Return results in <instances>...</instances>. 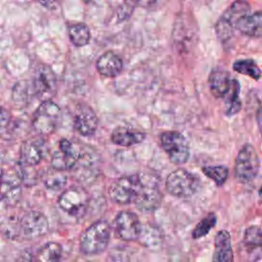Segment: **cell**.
Returning a JSON list of instances; mask_svg holds the SVG:
<instances>
[{"mask_svg": "<svg viewBox=\"0 0 262 262\" xmlns=\"http://www.w3.org/2000/svg\"><path fill=\"white\" fill-rule=\"evenodd\" d=\"M250 4L247 0H235L219 17L215 26V32L223 44L229 41L237 30V24L242 17L249 14Z\"/></svg>", "mask_w": 262, "mask_h": 262, "instance_id": "1", "label": "cell"}, {"mask_svg": "<svg viewBox=\"0 0 262 262\" xmlns=\"http://www.w3.org/2000/svg\"><path fill=\"white\" fill-rule=\"evenodd\" d=\"M111 228L106 221L99 220L90 225L81 235L80 249L86 255H96L104 251L108 245Z\"/></svg>", "mask_w": 262, "mask_h": 262, "instance_id": "2", "label": "cell"}, {"mask_svg": "<svg viewBox=\"0 0 262 262\" xmlns=\"http://www.w3.org/2000/svg\"><path fill=\"white\" fill-rule=\"evenodd\" d=\"M143 186V176L139 174L124 176L116 180L110 188L111 199L121 205L135 203Z\"/></svg>", "mask_w": 262, "mask_h": 262, "instance_id": "3", "label": "cell"}, {"mask_svg": "<svg viewBox=\"0 0 262 262\" xmlns=\"http://www.w3.org/2000/svg\"><path fill=\"white\" fill-rule=\"evenodd\" d=\"M200 188V179L185 169H177L170 173L166 180L167 191L178 198H188Z\"/></svg>", "mask_w": 262, "mask_h": 262, "instance_id": "4", "label": "cell"}, {"mask_svg": "<svg viewBox=\"0 0 262 262\" xmlns=\"http://www.w3.org/2000/svg\"><path fill=\"white\" fill-rule=\"evenodd\" d=\"M259 168L260 161L256 148L252 144H245L235 159L234 174L236 179L241 182H249L257 176Z\"/></svg>", "mask_w": 262, "mask_h": 262, "instance_id": "5", "label": "cell"}, {"mask_svg": "<svg viewBox=\"0 0 262 262\" xmlns=\"http://www.w3.org/2000/svg\"><path fill=\"white\" fill-rule=\"evenodd\" d=\"M59 116L60 108L55 102L52 100L42 101L33 115V127L40 134H50L55 130Z\"/></svg>", "mask_w": 262, "mask_h": 262, "instance_id": "6", "label": "cell"}, {"mask_svg": "<svg viewBox=\"0 0 262 262\" xmlns=\"http://www.w3.org/2000/svg\"><path fill=\"white\" fill-rule=\"evenodd\" d=\"M161 145L174 164H184L189 158V145L178 131H166L161 134Z\"/></svg>", "mask_w": 262, "mask_h": 262, "instance_id": "7", "label": "cell"}, {"mask_svg": "<svg viewBox=\"0 0 262 262\" xmlns=\"http://www.w3.org/2000/svg\"><path fill=\"white\" fill-rule=\"evenodd\" d=\"M33 92L43 101L51 100L55 95L57 88V80L53 70L47 64H39L33 76L32 81Z\"/></svg>", "mask_w": 262, "mask_h": 262, "instance_id": "8", "label": "cell"}, {"mask_svg": "<svg viewBox=\"0 0 262 262\" xmlns=\"http://www.w3.org/2000/svg\"><path fill=\"white\" fill-rule=\"evenodd\" d=\"M241 262H258L262 259V229L259 226H250L244 233L238 247Z\"/></svg>", "mask_w": 262, "mask_h": 262, "instance_id": "9", "label": "cell"}, {"mask_svg": "<svg viewBox=\"0 0 262 262\" xmlns=\"http://www.w3.org/2000/svg\"><path fill=\"white\" fill-rule=\"evenodd\" d=\"M88 201V194L84 189L79 187H72L64 190L60 194L58 199V205L69 215L80 218L86 212Z\"/></svg>", "mask_w": 262, "mask_h": 262, "instance_id": "10", "label": "cell"}, {"mask_svg": "<svg viewBox=\"0 0 262 262\" xmlns=\"http://www.w3.org/2000/svg\"><path fill=\"white\" fill-rule=\"evenodd\" d=\"M49 223L46 216L39 211H30L19 218V235L26 238H36L45 234Z\"/></svg>", "mask_w": 262, "mask_h": 262, "instance_id": "11", "label": "cell"}, {"mask_svg": "<svg viewBox=\"0 0 262 262\" xmlns=\"http://www.w3.org/2000/svg\"><path fill=\"white\" fill-rule=\"evenodd\" d=\"M80 158V149L69 139H61L58 143V149L51 158V166L54 170L64 171L76 165Z\"/></svg>", "mask_w": 262, "mask_h": 262, "instance_id": "12", "label": "cell"}, {"mask_svg": "<svg viewBox=\"0 0 262 262\" xmlns=\"http://www.w3.org/2000/svg\"><path fill=\"white\" fill-rule=\"evenodd\" d=\"M141 225L138 217L129 211H124L118 214L115 220L116 234L124 241L137 239L141 230Z\"/></svg>", "mask_w": 262, "mask_h": 262, "instance_id": "13", "label": "cell"}, {"mask_svg": "<svg viewBox=\"0 0 262 262\" xmlns=\"http://www.w3.org/2000/svg\"><path fill=\"white\" fill-rule=\"evenodd\" d=\"M98 126L96 113L87 104H80L75 113L74 127L83 136H91Z\"/></svg>", "mask_w": 262, "mask_h": 262, "instance_id": "14", "label": "cell"}, {"mask_svg": "<svg viewBox=\"0 0 262 262\" xmlns=\"http://www.w3.org/2000/svg\"><path fill=\"white\" fill-rule=\"evenodd\" d=\"M45 154V141L42 137L35 136L25 140L19 149L20 163L27 166L39 164Z\"/></svg>", "mask_w": 262, "mask_h": 262, "instance_id": "15", "label": "cell"}, {"mask_svg": "<svg viewBox=\"0 0 262 262\" xmlns=\"http://www.w3.org/2000/svg\"><path fill=\"white\" fill-rule=\"evenodd\" d=\"M162 202V193L159 190L157 183L151 180L143 179V186L138 198L135 201V206L144 212H150L158 209Z\"/></svg>", "mask_w": 262, "mask_h": 262, "instance_id": "16", "label": "cell"}, {"mask_svg": "<svg viewBox=\"0 0 262 262\" xmlns=\"http://www.w3.org/2000/svg\"><path fill=\"white\" fill-rule=\"evenodd\" d=\"M234 79H231L230 74L224 69H214L209 76V87L211 93L217 98H226L229 94Z\"/></svg>", "mask_w": 262, "mask_h": 262, "instance_id": "17", "label": "cell"}, {"mask_svg": "<svg viewBox=\"0 0 262 262\" xmlns=\"http://www.w3.org/2000/svg\"><path fill=\"white\" fill-rule=\"evenodd\" d=\"M212 262H233L231 237L226 230L218 231L215 236Z\"/></svg>", "mask_w": 262, "mask_h": 262, "instance_id": "18", "label": "cell"}, {"mask_svg": "<svg viewBox=\"0 0 262 262\" xmlns=\"http://www.w3.org/2000/svg\"><path fill=\"white\" fill-rule=\"evenodd\" d=\"M145 138V133L139 130H135L128 127L119 126L111 134V140L113 143L120 146H133L142 142Z\"/></svg>", "mask_w": 262, "mask_h": 262, "instance_id": "19", "label": "cell"}, {"mask_svg": "<svg viewBox=\"0 0 262 262\" xmlns=\"http://www.w3.org/2000/svg\"><path fill=\"white\" fill-rule=\"evenodd\" d=\"M96 69L101 76L114 78L121 73L123 61L121 57L113 51H106L97 59Z\"/></svg>", "mask_w": 262, "mask_h": 262, "instance_id": "20", "label": "cell"}, {"mask_svg": "<svg viewBox=\"0 0 262 262\" xmlns=\"http://www.w3.org/2000/svg\"><path fill=\"white\" fill-rule=\"evenodd\" d=\"M237 31L253 38H262V11L247 14L237 24Z\"/></svg>", "mask_w": 262, "mask_h": 262, "instance_id": "21", "label": "cell"}, {"mask_svg": "<svg viewBox=\"0 0 262 262\" xmlns=\"http://www.w3.org/2000/svg\"><path fill=\"white\" fill-rule=\"evenodd\" d=\"M21 189L13 180L0 181V202L6 206H14L20 199Z\"/></svg>", "mask_w": 262, "mask_h": 262, "instance_id": "22", "label": "cell"}, {"mask_svg": "<svg viewBox=\"0 0 262 262\" xmlns=\"http://www.w3.org/2000/svg\"><path fill=\"white\" fill-rule=\"evenodd\" d=\"M162 234L159 228L151 224L141 225V230L138 236V242L147 248L159 247L162 243Z\"/></svg>", "mask_w": 262, "mask_h": 262, "instance_id": "23", "label": "cell"}, {"mask_svg": "<svg viewBox=\"0 0 262 262\" xmlns=\"http://www.w3.org/2000/svg\"><path fill=\"white\" fill-rule=\"evenodd\" d=\"M69 37L75 46L82 47L87 45L90 41V30L88 26L83 23L73 24L69 27Z\"/></svg>", "mask_w": 262, "mask_h": 262, "instance_id": "24", "label": "cell"}, {"mask_svg": "<svg viewBox=\"0 0 262 262\" xmlns=\"http://www.w3.org/2000/svg\"><path fill=\"white\" fill-rule=\"evenodd\" d=\"M60 256V246L56 243H48L39 250L34 262H58Z\"/></svg>", "mask_w": 262, "mask_h": 262, "instance_id": "25", "label": "cell"}, {"mask_svg": "<svg viewBox=\"0 0 262 262\" xmlns=\"http://www.w3.org/2000/svg\"><path fill=\"white\" fill-rule=\"evenodd\" d=\"M232 68L235 72L249 76L252 79L259 80L261 78V70L253 59H238L235 60L232 64Z\"/></svg>", "mask_w": 262, "mask_h": 262, "instance_id": "26", "label": "cell"}, {"mask_svg": "<svg viewBox=\"0 0 262 262\" xmlns=\"http://www.w3.org/2000/svg\"><path fill=\"white\" fill-rule=\"evenodd\" d=\"M0 231L8 238H15L19 235V218L14 216L0 217Z\"/></svg>", "mask_w": 262, "mask_h": 262, "instance_id": "27", "label": "cell"}, {"mask_svg": "<svg viewBox=\"0 0 262 262\" xmlns=\"http://www.w3.org/2000/svg\"><path fill=\"white\" fill-rule=\"evenodd\" d=\"M239 83L237 80L234 79L233 86L225 98V103H226V115L227 116H232L236 113L239 112L242 107V102L239 100Z\"/></svg>", "mask_w": 262, "mask_h": 262, "instance_id": "28", "label": "cell"}, {"mask_svg": "<svg viewBox=\"0 0 262 262\" xmlns=\"http://www.w3.org/2000/svg\"><path fill=\"white\" fill-rule=\"evenodd\" d=\"M216 215L214 213H210L208 216L203 218L194 227L192 231V237L193 238H201L204 235H207L210 230L216 225Z\"/></svg>", "mask_w": 262, "mask_h": 262, "instance_id": "29", "label": "cell"}, {"mask_svg": "<svg viewBox=\"0 0 262 262\" xmlns=\"http://www.w3.org/2000/svg\"><path fill=\"white\" fill-rule=\"evenodd\" d=\"M202 171L217 185H222L227 179L228 175V169L225 166H207L204 167Z\"/></svg>", "mask_w": 262, "mask_h": 262, "instance_id": "30", "label": "cell"}, {"mask_svg": "<svg viewBox=\"0 0 262 262\" xmlns=\"http://www.w3.org/2000/svg\"><path fill=\"white\" fill-rule=\"evenodd\" d=\"M67 183V176L60 171L55 170L53 173H49L45 179H44V184L48 189H53V190H58L62 188Z\"/></svg>", "mask_w": 262, "mask_h": 262, "instance_id": "31", "label": "cell"}, {"mask_svg": "<svg viewBox=\"0 0 262 262\" xmlns=\"http://www.w3.org/2000/svg\"><path fill=\"white\" fill-rule=\"evenodd\" d=\"M10 119H11L10 112L4 106L0 105V129L5 127L9 123Z\"/></svg>", "mask_w": 262, "mask_h": 262, "instance_id": "32", "label": "cell"}, {"mask_svg": "<svg viewBox=\"0 0 262 262\" xmlns=\"http://www.w3.org/2000/svg\"><path fill=\"white\" fill-rule=\"evenodd\" d=\"M43 6H45L48 9H53L55 5L57 4V0H36Z\"/></svg>", "mask_w": 262, "mask_h": 262, "instance_id": "33", "label": "cell"}, {"mask_svg": "<svg viewBox=\"0 0 262 262\" xmlns=\"http://www.w3.org/2000/svg\"><path fill=\"white\" fill-rule=\"evenodd\" d=\"M135 2V4H138L140 6L143 7H149L154 4H156L159 0H133Z\"/></svg>", "mask_w": 262, "mask_h": 262, "instance_id": "34", "label": "cell"}, {"mask_svg": "<svg viewBox=\"0 0 262 262\" xmlns=\"http://www.w3.org/2000/svg\"><path fill=\"white\" fill-rule=\"evenodd\" d=\"M256 120H257V125H258V129L260 131V134L262 136V106L257 111V116H256Z\"/></svg>", "mask_w": 262, "mask_h": 262, "instance_id": "35", "label": "cell"}, {"mask_svg": "<svg viewBox=\"0 0 262 262\" xmlns=\"http://www.w3.org/2000/svg\"><path fill=\"white\" fill-rule=\"evenodd\" d=\"M2 177H3V171H2V169L0 167V181L2 180Z\"/></svg>", "mask_w": 262, "mask_h": 262, "instance_id": "36", "label": "cell"}, {"mask_svg": "<svg viewBox=\"0 0 262 262\" xmlns=\"http://www.w3.org/2000/svg\"><path fill=\"white\" fill-rule=\"evenodd\" d=\"M203 1H205V2H206V3H207V4H208V3H210V2H212V1H213V0H203Z\"/></svg>", "mask_w": 262, "mask_h": 262, "instance_id": "37", "label": "cell"}, {"mask_svg": "<svg viewBox=\"0 0 262 262\" xmlns=\"http://www.w3.org/2000/svg\"><path fill=\"white\" fill-rule=\"evenodd\" d=\"M82 1H84V2H86V3H88V2H91L92 0H82Z\"/></svg>", "mask_w": 262, "mask_h": 262, "instance_id": "38", "label": "cell"}, {"mask_svg": "<svg viewBox=\"0 0 262 262\" xmlns=\"http://www.w3.org/2000/svg\"><path fill=\"white\" fill-rule=\"evenodd\" d=\"M260 194H261V196H262V186H261V188H260Z\"/></svg>", "mask_w": 262, "mask_h": 262, "instance_id": "39", "label": "cell"}]
</instances>
